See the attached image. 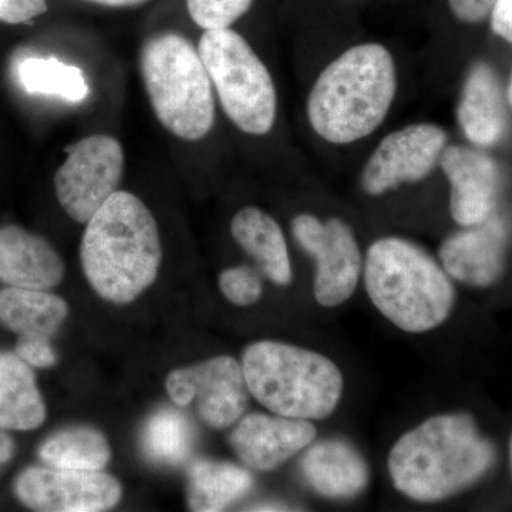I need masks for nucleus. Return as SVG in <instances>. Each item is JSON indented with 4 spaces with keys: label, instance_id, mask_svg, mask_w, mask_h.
Segmentation results:
<instances>
[{
    "label": "nucleus",
    "instance_id": "obj_1",
    "mask_svg": "<svg viewBox=\"0 0 512 512\" xmlns=\"http://www.w3.org/2000/svg\"><path fill=\"white\" fill-rule=\"evenodd\" d=\"M494 448L467 413L430 417L404 433L387 460L394 488L417 503H436L476 484Z\"/></svg>",
    "mask_w": 512,
    "mask_h": 512
},
{
    "label": "nucleus",
    "instance_id": "obj_2",
    "mask_svg": "<svg viewBox=\"0 0 512 512\" xmlns=\"http://www.w3.org/2000/svg\"><path fill=\"white\" fill-rule=\"evenodd\" d=\"M80 261L101 299L116 305L136 301L156 282L163 261L156 218L136 195L114 192L87 222Z\"/></svg>",
    "mask_w": 512,
    "mask_h": 512
},
{
    "label": "nucleus",
    "instance_id": "obj_3",
    "mask_svg": "<svg viewBox=\"0 0 512 512\" xmlns=\"http://www.w3.org/2000/svg\"><path fill=\"white\" fill-rule=\"evenodd\" d=\"M396 90V64L386 47L379 43L350 47L312 87L309 123L328 143H355L383 123Z\"/></svg>",
    "mask_w": 512,
    "mask_h": 512
},
{
    "label": "nucleus",
    "instance_id": "obj_4",
    "mask_svg": "<svg viewBox=\"0 0 512 512\" xmlns=\"http://www.w3.org/2000/svg\"><path fill=\"white\" fill-rule=\"evenodd\" d=\"M365 285L377 311L407 333L439 328L456 301L443 266L419 245L397 237L377 239L365 261Z\"/></svg>",
    "mask_w": 512,
    "mask_h": 512
},
{
    "label": "nucleus",
    "instance_id": "obj_5",
    "mask_svg": "<svg viewBox=\"0 0 512 512\" xmlns=\"http://www.w3.org/2000/svg\"><path fill=\"white\" fill-rule=\"evenodd\" d=\"M241 363L249 393L271 413L315 421L338 409L345 386L343 375L322 353L259 340L245 349Z\"/></svg>",
    "mask_w": 512,
    "mask_h": 512
},
{
    "label": "nucleus",
    "instance_id": "obj_6",
    "mask_svg": "<svg viewBox=\"0 0 512 512\" xmlns=\"http://www.w3.org/2000/svg\"><path fill=\"white\" fill-rule=\"evenodd\" d=\"M140 69L154 114L170 133L185 141L210 133L215 121L212 83L187 37L173 32L150 37L141 47Z\"/></svg>",
    "mask_w": 512,
    "mask_h": 512
},
{
    "label": "nucleus",
    "instance_id": "obj_7",
    "mask_svg": "<svg viewBox=\"0 0 512 512\" xmlns=\"http://www.w3.org/2000/svg\"><path fill=\"white\" fill-rule=\"evenodd\" d=\"M198 52L228 119L244 133L268 134L278 97L269 70L247 40L229 28L205 30Z\"/></svg>",
    "mask_w": 512,
    "mask_h": 512
},
{
    "label": "nucleus",
    "instance_id": "obj_8",
    "mask_svg": "<svg viewBox=\"0 0 512 512\" xmlns=\"http://www.w3.org/2000/svg\"><path fill=\"white\" fill-rule=\"evenodd\" d=\"M124 171V151L117 138L96 134L67 148L55 174L59 204L73 221L87 224L114 192Z\"/></svg>",
    "mask_w": 512,
    "mask_h": 512
},
{
    "label": "nucleus",
    "instance_id": "obj_9",
    "mask_svg": "<svg viewBox=\"0 0 512 512\" xmlns=\"http://www.w3.org/2000/svg\"><path fill=\"white\" fill-rule=\"evenodd\" d=\"M165 390L175 406H194L212 430L237 424L247 412L251 394L242 363L227 355L173 370L165 379Z\"/></svg>",
    "mask_w": 512,
    "mask_h": 512
},
{
    "label": "nucleus",
    "instance_id": "obj_10",
    "mask_svg": "<svg viewBox=\"0 0 512 512\" xmlns=\"http://www.w3.org/2000/svg\"><path fill=\"white\" fill-rule=\"evenodd\" d=\"M293 238L315 259L313 293L323 308H336L352 298L360 274L362 252L352 228L339 218L320 221L312 214H299L292 221Z\"/></svg>",
    "mask_w": 512,
    "mask_h": 512
},
{
    "label": "nucleus",
    "instance_id": "obj_11",
    "mask_svg": "<svg viewBox=\"0 0 512 512\" xmlns=\"http://www.w3.org/2000/svg\"><path fill=\"white\" fill-rule=\"evenodd\" d=\"M16 498L39 512H100L120 503L123 487L103 471L28 467L13 483Z\"/></svg>",
    "mask_w": 512,
    "mask_h": 512
},
{
    "label": "nucleus",
    "instance_id": "obj_12",
    "mask_svg": "<svg viewBox=\"0 0 512 512\" xmlns=\"http://www.w3.org/2000/svg\"><path fill=\"white\" fill-rule=\"evenodd\" d=\"M447 144L443 128L431 123L412 124L384 137L362 173V188L372 197L419 183L434 170Z\"/></svg>",
    "mask_w": 512,
    "mask_h": 512
},
{
    "label": "nucleus",
    "instance_id": "obj_13",
    "mask_svg": "<svg viewBox=\"0 0 512 512\" xmlns=\"http://www.w3.org/2000/svg\"><path fill=\"white\" fill-rule=\"evenodd\" d=\"M316 433L311 420L251 413L239 419L229 444L245 466L266 473L311 446Z\"/></svg>",
    "mask_w": 512,
    "mask_h": 512
},
{
    "label": "nucleus",
    "instance_id": "obj_14",
    "mask_svg": "<svg viewBox=\"0 0 512 512\" xmlns=\"http://www.w3.org/2000/svg\"><path fill=\"white\" fill-rule=\"evenodd\" d=\"M441 168L451 185L450 212L461 227L480 224L493 212L498 168L493 158L461 146L444 148Z\"/></svg>",
    "mask_w": 512,
    "mask_h": 512
},
{
    "label": "nucleus",
    "instance_id": "obj_15",
    "mask_svg": "<svg viewBox=\"0 0 512 512\" xmlns=\"http://www.w3.org/2000/svg\"><path fill=\"white\" fill-rule=\"evenodd\" d=\"M467 228L441 244V265L461 284L476 288L493 285L504 271L507 231L503 221L490 215Z\"/></svg>",
    "mask_w": 512,
    "mask_h": 512
},
{
    "label": "nucleus",
    "instance_id": "obj_16",
    "mask_svg": "<svg viewBox=\"0 0 512 512\" xmlns=\"http://www.w3.org/2000/svg\"><path fill=\"white\" fill-rule=\"evenodd\" d=\"M66 266L55 247L19 225L0 228V282L13 288L50 291L63 281Z\"/></svg>",
    "mask_w": 512,
    "mask_h": 512
},
{
    "label": "nucleus",
    "instance_id": "obj_17",
    "mask_svg": "<svg viewBox=\"0 0 512 512\" xmlns=\"http://www.w3.org/2000/svg\"><path fill=\"white\" fill-rule=\"evenodd\" d=\"M301 470L313 491L332 500H348L362 494L370 478L365 458L342 440L311 444L302 458Z\"/></svg>",
    "mask_w": 512,
    "mask_h": 512
},
{
    "label": "nucleus",
    "instance_id": "obj_18",
    "mask_svg": "<svg viewBox=\"0 0 512 512\" xmlns=\"http://www.w3.org/2000/svg\"><path fill=\"white\" fill-rule=\"evenodd\" d=\"M457 119L463 133L476 146L491 147L503 140L507 110L500 80L490 64H474L468 73Z\"/></svg>",
    "mask_w": 512,
    "mask_h": 512
},
{
    "label": "nucleus",
    "instance_id": "obj_19",
    "mask_svg": "<svg viewBox=\"0 0 512 512\" xmlns=\"http://www.w3.org/2000/svg\"><path fill=\"white\" fill-rule=\"evenodd\" d=\"M231 234L269 281L278 286L291 284L293 272L288 245L275 218L259 208H244L232 218Z\"/></svg>",
    "mask_w": 512,
    "mask_h": 512
},
{
    "label": "nucleus",
    "instance_id": "obj_20",
    "mask_svg": "<svg viewBox=\"0 0 512 512\" xmlns=\"http://www.w3.org/2000/svg\"><path fill=\"white\" fill-rule=\"evenodd\" d=\"M67 316L69 305L55 293L13 286L0 291V326L18 339L52 340Z\"/></svg>",
    "mask_w": 512,
    "mask_h": 512
},
{
    "label": "nucleus",
    "instance_id": "obj_21",
    "mask_svg": "<svg viewBox=\"0 0 512 512\" xmlns=\"http://www.w3.org/2000/svg\"><path fill=\"white\" fill-rule=\"evenodd\" d=\"M47 409L33 367L0 350V429L30 431L45 423Z\"/></svg>",
    "mask_w": 512,
    "mask_h": 512
},
{
    "label": "nucleus",
    "instance_id": "obj_22",
    "mask_svg": "<svg viewBox=\"0 0 512 512\" xmlns=\"http://www.w3.org/2000/svg\"><path fill=\"white\" fill-rule=\"evenodd\" d=\"M254 487L248 468L225 461L198 458L187 471V501L197 512L224 511Z\"/></svg>",
    "mask_w": 512,
    "mask_h": 512
},
{
    "label": "nucleus",
    "instance_id": "obj_23",
    "mask_svg": "<svg viewBox=\"0 0 512 512\" xmlns=\"http://www.w3.org/2000/svg\"><path fill=\"white\" fill-rule=\"evenodd\" d=\"M37 456L46 466L77 471H103L111 460L109 440L90 426L57 430L40 444Z\"/></svg>",
    "mask_w": 512,
    "mask_h": 512
},
{
    "label": "nucleus",
    "instance_id": "obj_24",
    "mask_svg": "<svg viewBox=\"0 0 512 512\" xmlns=\"http://www.w3.org/2000/svg\"><path fill=\"white\" fill-rule=\"evenodd\" d=\"M195 431L191 421L175 409L157 410L141 430L140 446L148 461L161 467H178L191 457Z\"/></svg>",
    "mask_w": 512,
    "mask_h": 512
},
{
    "label": "nucleus",
    "instance_id": "obj_25",
    "mask_svg": "<svg viewBox=\"0 0 512 512\" xmlns=\"http://www.w3.org/2000/svg\"><path fill=\"white\" fill-rule=\"evenodd\" d=\"M16 74L20 86L29 94L59 97L72 103H79L89 94L82 70L55 57H25Z\"/></svg>",
    "mask_w": 512,
    "mask_h": 512
},
{
    "label": "nucleus",
    "instance_id": "obj_26",
    "mask_svg": "<svg viewBox=\"0 0 512 512\" xmlns=\"http://www.w3.org/2000/svg\"><path fill=\"white\" fill-rule=\"evenodd\" d=\"M254 0H187L188 13L200 28L227 29L241 19Z\"/></svg>",
    "mask_w": 512,
    "mask_h": 512
},
{
    "label": "nucleus",
    "instance_id": "obj_27",
    "mask_svg": "<svg viewBox=\"0 0 512 512\" xmlns=\"http://www.w3.org/2000/svg\"><path fill=\"white\" fill-rule=\"evenodd\" d=\"M218 286L224 298L232 305H255L264 295V281L254 268L249 266H232L221 272Z\"/></svg>",
    "mask_w": 512,
    "mask_h": 512
},
{
    "label": "nucleus",
    "instance_id": "obj_28",
    "mask_svg": "<svg viewBox=\"0 0 512 512\" xmlns=\"http://www.w3.org/2000/svg\"><path fill=\"white\" fill-rule=\"evenodd\" d=\"M15 353L33 369H50L59 359L52 340L46 339H18Z\"/></svg>",
    "mask_w": 512,
    "mask_h": 512
},
{
    "label": "nucleus",
    "instance_id": "obj_29",
    "mask_svg": "<svg viewBox=\"0 0 512 512\" xmlns=\"http://www.w3.org/2000/svg\"><path fill=\"white\" fill-rule=\"evenodd\" d=\"M47 0H0V22L20 25L43 15Z\"/></svg>",
    "mask_w": 512,
    "mask_h": 512
},
{
    "label": "nucleus",
    "instance_id": "obj_30",
    "mask_svg": "<svg viewBox=\"0 0 512 512\" xmlns=\"http://www.w3.org/2000/svg\"><path fill=\"white\" fill-rule=\"evenodd\" d=\"M497 0H448L451 12L464 23H480L491 16Z\"/></svg>",
    "mask_w": 512,
    "mask_h": 512
},
{
    "label": "nucleus",
    "instance_id": "obj_31",
    "mask_svg": "<svg viewBox=\"0 0 512 512\" xmlns=\"http://www.w3.org/2000/svg\"><path fill=\"white\" fill-rule=\"evenodd\" d=\"M491 28L495 35L512 45V0H497L491 12Z\"/></svg>",
    "mask_w": 512,
    "mask_h": 512
},
{
    "label": "nucleus",
    "instance_id": "obj_32",
    "mask_svg": "<svg viewBox=\"0 0 512 512\" xmlns=\"http://www.w3.org/2000/svg\"><path fill=\"white\" fill-rule=\"evenodd\" d=\"M16 443L10 436L9 430L0 429V471L15 457Z\"/></svg>",
    "mask_w": 512,
    "mask_h": 512
},
{
    "label": "nucleus",
    "instance_id": "obj_33",
    "mask_svg": "<svg viewBox=\"0 0 512 512\" xmlns=\"http://www.w3.org/2000/svg\"><path fill=\"white\" fill-rule=\"evenodd\" d=\"M97 5L109 6V8H136L148 0H89Z\"/></svg>",
    "mask_w": 512,
    "mask_h": 512
},
{
    "label": "nucleus",
    "instance_id": "obj_34",
    "mask_svg": "<svg viewBox=\"0 0 512 512\" xmlns=\"http://www.w3.org/2000/svg\"><path fill=\"white\" fill-rule=\"evenodd\" d=\"M252 511H285L288 510V508L282 507V505H275V504H264V505H258V508H251Z\"/></svg>",
    "mask_w": 512,
    "mask_h": 512
},
{
    "label": "nucleus",
    "instance_id": "obj_35",
    "mask_svg": "<svg viewBox=\"0 0 512 512\" xmlns=\"http://www.w3.org/2000/svg\"><path fill=\"white\" fill-rule=\"evenodd\" d=\"M507 97H508V103H510V106L512 107V76H511L510 86H508Z\"/></svg>",
    "mask_w": 512,
    "mask_h": 512
},
{
    "label": "nucleus",
    "instance_id": "obj_36",
    "mask_svg": "<svg viewBox=\"0 0 512 512\" xmlns=\"http://www.w3.org/2000/svg\"><path fill=\"white\" fill-rule=\"evenodd\" d=\"M510 463H511V468H512V436H511V441H510Z\"/></svg>",
    "mask_w": 512,
    "mask_h": 512
}]
</instances>
